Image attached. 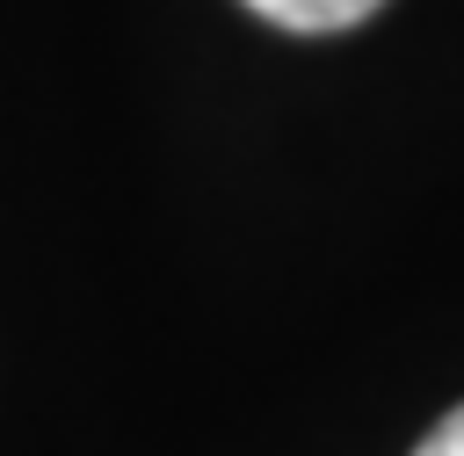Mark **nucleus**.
<instances>
[{"mask_svg": "<svg viewBox=\"0 0 464 456\" xmlns=\"http://www.w3.org/2000/svg\"><path fill=\"white\" fill-rule=\"evenodd\" d=\"M261 22H276V29H297V36H326V29H348V22H362V14H377L384 0H246Z\"/></svg>", "mask_w": 464, "mask_h": 456, "instance_id": "nucleus-1", "label": "nucleus"}, {"mask_svg": "<svg viewBox=\"0 0 464 456\" xmlns=\"http://www.w3.org/2000/svg\"><path fill=\"white\" fill-rule=\"evenodd\" d=\"M413 456H464V405H450L428 434H420V449Z\"/></svg>", "mask_w": 464, "mask_h": 456, "instance_id": "nucleus-2", "label": "nucleus"}]
</instances>
